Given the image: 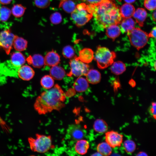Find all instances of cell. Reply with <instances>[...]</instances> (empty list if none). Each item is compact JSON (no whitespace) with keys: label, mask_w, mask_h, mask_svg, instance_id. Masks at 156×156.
Wrapping results in <instances>:
<instances>
[{"label":"cell","mask_w":156,"mask_h":156,"mask_svg":"<svg viewBox=\"0 0 156 156\" xmlns=\"http://www.w3.org/2000/svg\"><path fill=\"white\" fill-rule=\"evenodd\" d=\"M11 10L8 8L3 6L0 7V21H7L10 18L11 14Z\"/></svg>","instance_id":"obj_31"},{"label":"cell","mask_w":156,"mask_h":156,"mask_svg":"<svg viewBox=\"0 0 156 156\" xmlns=\"http://www.w3.org/2000/svg\"><path fill=\"white\" fill-rule=\"evenodd\" d=\"M97 155L102 156L98 152H97V153H94V154H93L92 155H96V156Z\"/></svg>","instance_id":"obj_45"},{"label":"cell","mask_w":156,"mask_h":156,"mask_svg":"<svg viewBox=\"0 0 156 156\" xmlns=\"http://www.w3.org/2000/svg\"><path fill=\"white\" fill-rule=\"evenodd\" d=\"M0 125L2 128L5 130H7L9 127L7 125L5 122L4 121L0 116Z\"/></svg>","instance_id":"obj_38"},{"label":"cell","mask_w":156,"mask_h":156,"mask_svg":"<svg viewBox=\"0 0 156 156\" xmlns=\"http://www.w3.org/2000/svg\"><path fill=\"white\" fill-rule=\"evenodd\" d=\"M70 71L68 75L79 77L86 76L89 70V66L87 64L81 61L78 57H75L69 62Z\"/></svg>","instance_id":"obj_7"},{"label":"cell","mask_w":156,"mask_h":156,"mask_svg":"<svg viewBox=\"0 0 156 156\" xmlns=\"http://www.w3.org/2000/svg\"><path fill=\"white\" fill-rule=\"evenodd\" d=\"M97 152L101 155L109 156L112 153V148L105 142L99 144L96 147Z\"/></svg>","instance_id":"obj_27"},{"label":"cell","mask_w":156,"mask_h":156,"mask_svg":"<svg viewBox=\"0 0 156 156\" xmlns=\"http://www.w3.org/2000/svg\"><path fill=\"white\" fill-rule=\"evenodd\" d=\"M18 75L22 79L29 81L34 77L35 72L33 68L27 65L21 66L18 71Z\"/></svg>","instance_id":"obj_11"},{"label":"cell","mask_w":156,"mask_h":156,"mask_svg":"<svg viewBox=\"0 0 156 156\" xmlns=\"http://www.w3.org/2000/svg\"><path fill=\"white\" fill-rule=\"evenodd\" d=\"M120 23V30L122 33H127L135 28V23L131 18H123Z\"/></svg>","instance_id":"obj_20"},{"label":"cell","mask_w":156,"mask_h":156,"mask_svg":"<svg viewBox=\"0 0 156 156\" xmlns=\"http://www.w3.org/2000/svg\"><path fill=\"white\" fill-rule=\"evenodd\" d=\"M124 1L127 3H131L135 1V0H124Z\"/></svg>","instance_id":"obj_44"},{"label":"cell","mask_w":156,"mask_h":156,"mask_svg":"<svg viewBox=\"0 0 156 156\" xmlns=\"http://www.w3.org/2000/svg\"><path fill=\"white\" fill-rule=\"evenodd\" d=\"M156 29L155 27L153 28L150 33L148 34L149 37H151L155 38H156Z\"/></svg>","instance_id":"obj_40"},{"label":"cell","mask_w":156,"mask_h":156,"mask_svg":"<svg viewBox=\"0 0 156 156\" xmlns=\"http://www.w3.org/2000/svg\"><path fill=\"white\" fill-rule=\"evenodd\" d=\"M51 23L53 24H57L62 21V17L60 13L55 12L52 14L50 16Z\"/></svg>","instance_id":"obj_34"},{"label":"cell","mask_w":156,"mask_h":156,"mask_svg":"<svg viewBox=\"0 0 156 156\" xmlns=\"http://www.w3.org/2000/svg\"><path fill=\"white\" fill-rule=\"evenodd\" d=\"M156 103L153 102L151 103L150 108V112L152 116L155 119L156 118Z\"/></svg>","instance_id":"obj_37"},{"label":"cell","mask_w":156,"mask_h":156,"mask_svg":"<svg viewBox=\"0 0 156 156\" xmlns=\"http://www.w3.org/2000/svg\"><path fill=\"white\" fill-rule=\"evenodd\" d=\"M111 66V71L116 75H118L122 74L126 69L125 64L121 61L114 62Z\"/></svg>","instance_id":"obj_26"},{"label":"cell","mask_w":156,"mask_h":156,"mask_svg":"<svg viewBox=\"0 0 156 156\" xmlns=\"http://www.w3.org/2000/svg\"><path fill=\"white\" fill-rule=\"evenodd\" d=\"M35 5L40 8H45L49 6L50 4V0H34Z\"/></svg>","instance_id":"obj_35"},{"label":"cell","mask_w":156,"mask_h":156,"mask_svg":"<svg viewBox=\"0 0 156 156\" xmlns=\"http://www.w3.org/2000/svg\"><path fill=\"white\" fill-rule=\"evenodd\" d=\"M66 73L64 69L57 65L52 66L50 70V75L53 79L60 80L64 77Z\"/></svg>","instance_id":"obj_19"},{"label":"cell","mask_w":156,"mask_h":156,"mask_svg":"<svg viewBox=\"0 0 156 156\" xmlns=\"http://www.w3.org/2000/svg\"><path fill=\"white\" fill-rule=\"evenodd\" d=\"M27 61L29 64L37 68H40L44 65V57L40 54H35L29 56Z\"/></svg>","instance_id":"obj_14"},{"label":"cell","mask_w":156,"mask_h":156,"mask_svg":"<svg viewBox=\"0 0 156 156\" xmlns=\"http://www.w3.org/2000/svg\"><path fill=\"white\" fill-rule=\"evenodd\" d=\"M105 142L112 148L120 147L123 140V135L113 130L105 133Z\"/></svg>","instance_id":"obj_9"},{"label":"cell","mask_w":156,"mask_h":156,"mask_svg":"<svg viewBox=\"0 0 156 156\" xmlns=\"http://www.w3.org/2000/svg\"><path fill=\"white\" fill-rule=\"evenodd\" d=\"M156 0H145L144 6L148 10H154L156 9Z\"/></svg>","instance_id":"obj_36"},{"label":"cell","mask_w":156,"mask_h":156,"mask_svg":"<svg viewBox=\"0 0 156 156\" xmlns=\"http://www.w3.org/2000/svg\"><path fill=\"white\" fill-rule=\"evenodd\" d=\"M44 65L53 66L58 65L60 62V57L55 52L52 51L48 52L44 57Z\"/></svg>","instance_id":"obj_12"},{"label":"cell","mask_w":156,"mask_h":156,"mask_svg":"<svg viewBox=\"0 0 156 156\" xmlns=\"http://www.w3.org/2000/svg\"><path fill=\"white\" fill-rule=\"evenodd\" d=\"M27 41L23 38L16 35L14 39L13 46L14 49L18 51L25 50L27 46Z\"/></svg>","instance_id":"obj_22"},{"label":"cell","mask_w":156,"mask_h":156,"mask_svg":"<svg viewBox=\"0 0 156 156\" xmlns=\"http://www.w3.org/2000/svg\"><path fill=\"white\" fill-rule=\"evenodd\" d=\"M93 129L96 132L102 133H105L108 129V125L104 120L97 119L94 122Z\"/></svg>","instance_id":"obj_25"},{"label":"cell","mask_w":156,"mask_h":156,"mask_svg":"<svg viewBox=\"0 0 156 156\" xmlns=\"http://www.w3.org/2000/svg\"><path fill=\"white\" fill-rule=\"evenodd\" d=\"M68 135L73 140L77 141L81 139L84 137L85 132L81 126L77 124H71L67 130Z\"/></svg>","instance_id":"obj_10"},{"label":"cell","mask_w":156,"mask_h":156,"mask_svg":"<svg viewBox=\"0 0 156 156\" xmlns=\"http://www.w3.org/2000/svg\"><path fill=\"white\" fill-rule=\"evenodd\" d=\"M89 146V143L88 141L81 139L77 141L75 149L78 154L84 155L87 153Z\"/></svg>","instance_id":"obj_18"},{"label":"cell","mask_w":156,"mask_h":156,"mask_svg":"<svg viewBox=\"0 0 156 156\" xmlns=\"http://www.w3.org/2000/svg\"><path fill=\"white\" fill-rule=\"evenodd\" d=\"M137 156H148L147 154L145 152L140 151L137 154Z\"/></svg>","instance_id":"obj_42"},{"label":"cell","mask_w":156,"mask_h":156,"mask_svg":"<svg viewBox=\"0 0 156 156\" xmlns=\"http://www.w3.org/2000/svg\"><path fill=\"white\" fill-rule=\"evenodd\" d=\"M73 87L75 91L81 92L85 91L89 87L88 82L86 79L82 77H78L75 81Z\"/></svg>","instance_id":"obj_17"},{"label":"cell","mask_w":156,"mask_h":156,"mask_svg":"<svg viewBox=\"0 0 156 156\" xmlns=\"http://www.w3.org/2000/svg\"><path fill=\"white\" fill-rule=\"evenodd\" d=\"M12 0H0V3L3 5H6L11 3Z\"/></svg>","instance_id":"obj_41"},{"label":"cell","mask_w":156,"mask_h":156,"mask_svg":"<svg viewBox=\"0 0 156 156\" xmlns=\"http://www.w3.org/2000/svg\"><path fill=\"white\" fill-rule=\"evenodd\" d=\"M131 44L139 50L147 44L149 38L148 34L139 28H134L127 32Z\"/></svg>","instance_id":"obj_6"},{"label":"cell","mask_w":156,"mask_h":156,"mask_svg":"<svg viewBox=\"0 0 156 156\" xmlns=\"http://www.w3.org/2000/svg\"><path fill=\"white\" fill-rule=\"evenodd\" d=\"M40 84L44 88L46 89H49L53 87L54 85V79L50 75H45L41 79Z\"/></svg>","instance_id":"obj_30"},{"label":"cell","mask_w":156,"mask_h":156,"mask_svg":"<svg viewBox=\"0 0 156 156\" xmlns=\"http://www.w3.org/2000/svg\"><path fill=\"white\" fill-rule=\"evenodd\" d=\"M116 57V54L114 51H111L106 47L99 46L94 58L98 67L101 69H104L112 64Z\"/></svg>","instance_id":"obj_5"},{"label":"cell","mask_w":156,"mask_h":156,"mask_svg":"<svg viewBox=\"0 0 156 156\" xmlns=\"http://www.w3.org/2000/svg\"><path fill=\"white\" fill-rule=\"evenodd\" d=\"M90 5L94 23L99 29L103 30L111 25L120 24L122 18L119 8L113 0H103L97 5Z\"/></svg>","instance_id":"obj_1"},{"label":"cell","mask_w":156,"mask_h":156,"mask_svg":"<svg viewBox=\"0 0 156 156\" xmlns=\"http://www.w3.org/2000/svg\"><path fill=\"white\" fill-rule=\"evenodd\" d=\"M42 92L36 99L34 106L40 115L45 114L54 110L59 111L64 107L66 96L57 84Z\"/></svg>","instance_id":"obj_2"},{"label":"cell","mask_w":156,"mask_h":156,"mask_svg":"<svg viewBox=\"0 0 156 156\" xmlns=\"http://www.w3.org/2000/svg\"><path fill=\"white\" fill-rule=\"evenodd\" d=\"M147 16L146 11L144 9L139 8L135 10L133 16L139 25L142 27Z\"/></svg>","instance_id":"obj_23"},{"label":"cell","mask_w":156,"mask_h":156,"mask_svg":"<svg viewBox=\"0 0 156 156\" xmlns=\"http://www.w3.org/2000/svg\"><path fill=\"white\" fill-rule=\"evenodd\" d=\"M86 1L90 4L96 5L100 3L103 0H83Z\"/></svg>","instance_id":"obj_39"},{"label":"cell","mask_w":156,"mask_h":156,"mask_svg":"<svg viewBox=\"0 0 156 156\" xmlns=\"http://www.w3.org/2000/svg\"><path fill=\"white\" fill-rule=\"evenodd\" d=\"M10 60L13 65L16 67H20L23 65L26 62L25 57L19 51L12 53L11 55Z\"/></svg>","instance_id":"obj_15"},{"label":"cell","mask_w":156,"mask_h":156,"mask_svg":"<svg viewBox=\"0 0 156 156\" xmlns=\"http://www.w3.org/2000/svg\"><path fill=\"white\" fill-rule=\"evenodd\" d=\"M62 54L64 57L66 58L71 59L74 56L75 51L72 46L67 45L63 48Z\"/></svg>","instance_id":"obj_33"},{"label":"cell","mask_w":156,"mask_h":156,"mask_svg":"<svg viewBox=\"0 0 156 156\" xmlns=\"http://www.w3.org/2000/svg\"><path fill=\"white\" fill-rule=\"evenodd\" d=\"M94 57V53L92 49L84 48L79 51L78 57L81 61L87 64L92 61Z\"/></svg>","instance_id":"obj_13"},{"label":"cell","mask_w":156,"mask_h":156,"mask_svg":"<svg viewBox=\"0 0 156 156\" xmlns=\"http://www.w3.org/2000/svg\"><path fill=\"white\" fill-rule=\"evenodd\" d=\"M71 17L75 24L78 27L84 25L92 17L90 4L81 3L76 6L74 10L71 13Z\"/></svg>","instance_id":"obj_3"},{"label":"cell","mask_w":156,"mask_h":156,"mask_svg":"<svg viewBox=\"0 0 156 156\" xmlns=\"http://www.w3.org/2000/svg\"><path fill=\"white\" fill-rule=\"evenodd\" d=\"M36 138L29 137L28 141L31 150L34 152L44 153L52 147L51 136L37 133Z\"/></svg>","instance_id":"obj_4"},{"label":"cell","mask_w":156,"mask_h":156,"mask_svg":"<svg viewBox=\"0 0 156 156\" xmlns=\"http://www.w3.org/2000/svg\"><path fill=\"white\" fill-rule=\"evenodd\" d=\"M16 35L10 29H6L0 32V47L8 55L12 49L13 44Z\"/></svg>","instance_id":"obj_8"},{"label":"cell","mask_w":156,"mask_h":156,"mask_svg":"<svg viewBox=\"0 0 156 156\" xmlns=\"http://www.w3.org/2000/svg\"><path fill=\"white\" fill-rule=\"evenodd\" d=\"M123 147L125 151L128 153H133L136 148V145L135 142L131 140H125L123 144Z\"/></svg>","instance_id":"obj_32"},{"label":"cell","mask_w":156,"mask_h":156,"mask_svg":"<svg viewBox=\"0 0 156 156\" xmlns=\"http://www.w3.org/2000/svg\"><path fill=\"white\" fill-rule=\"evenodd\" d=\"M86 76V79L88 82L93 84L99 83L101 78L100 73L97 70L94 69H89Z\"/></svg>","instance_id":"obj_16"},{"label":"cell","mask_w":156,"mask_h":156,"mask_svg":"<svg viewBox=\"0 0 156 156\" xmlns=\"http://www.w3.org/2000/svg\"><path fill=\"white\" fill-rule=\"evenodd\" d=\"M66 12L71 13L75 9L76 6L74 2L71 0H61L60 5Z\"/></svg>","instance_id":"obj_29"},{"label":"cell","mask_w":156,"mask_h":156,"mask_svg":"<svg viewBox=\"0 0 156 156\" xmlns=\"http://www.w3.org/2000/svg\"><path fill=\"white\" fill-rule=\"evenodd\" d=\"M26 8V7L21 4H14L11 10V14L15 17H21L24 15Z\"/></svg>","instance_id":"obj_28"},{"label":"cell","mask_w":156,"mask_h":156,"mask_svg":"<svg viewBox=\"0 0 156 156\" xmlns=\"http://www.w3.org/2000/svg\"><path fill=\"white\" fill-rule=\"evenodd\" d=\"M120 13L123 18H131L135 11L134 6L130 3H126L123 4L119 8Z\"/></svg>","instance_id":"obj_21"},{"label":"cell","mask_w":156,"mask_h":156,"mask_svg":"<svg viewBox=\"0 0 156 156\" xmlns=\"http://www.w3.org/2000/svg\"><path fill=\"white\" fill-rule=\"evenodd\" d=\"M156 10H155L152 14V18L155 22L156 21Z\"/></svg>","instance_id":"obj_43"},{"label":"cell","mask_w":156,"mask_h":156,"mask_svg":"<svg viewBox=\"0 0 156 156\" xmlns=\"http://www.w3.org/2000/svg\"><path fill=\"white\" fill-rule=\"evenodd\" d=\"M120 27L116 24L111 25L106 28V35L113 40L120 35Z\"/></svg>","instance_id":"obj_24"}]
</instances>
